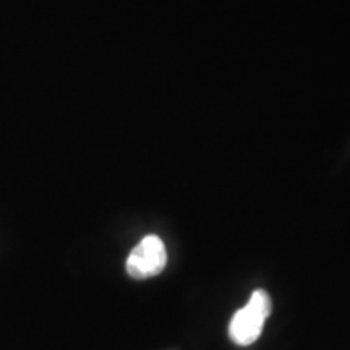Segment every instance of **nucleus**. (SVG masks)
<instances>
[{"mask_svg":"<svg viewBox=\"0 0 350 350\" xmlns=\"http://www.w3.org/2000/svg\"><path fill=\"white\" fill-rule=\"evenodd\" d=\"M271 299L266 291H255L243 308L237 310L230 319L229 336L237 345H250L260 338L266 318L269 317Z\"/></svg>","mask_w":350,"mask_h":350,"instance_id":"f257e3e1","label":"nucleus"},{"mask_svg":"<svg viewBox=\"0 0 350 350\" xmlns=\"http://www.w3.org/2000/svg\"><path fill=\"white\" fill-rule=\"evenodd\" d=\"M167 262L164 242L157 235H148L126 258V273L133 279H150L161 274Z\"/></svg>","mask_w":350,"mask_h":350,"instance_id":"f03ea898","label":"nucleus"}]
</instances>
